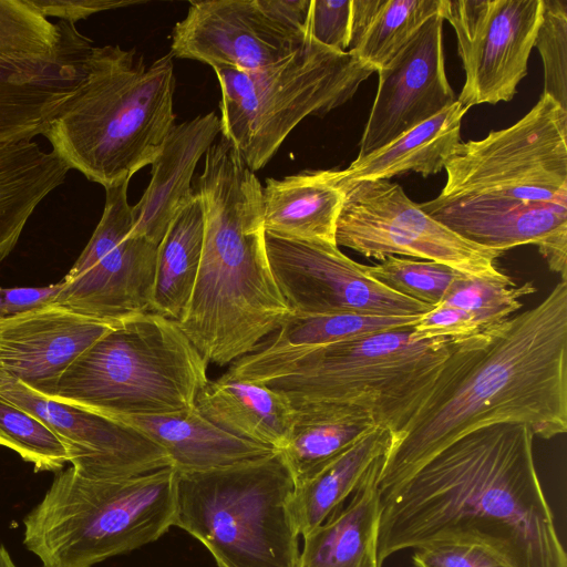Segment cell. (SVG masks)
<instances>
[{"label":"cell","mask_w":567,"mask_h":567,"mask_svg":"<svg viewBox=\"0 0 567 567\" xmlns=\"http://www.w3.org/2000/svg\"><path fill=\"white\" fill-rule=\"evenodd\" d=\"M219 133L220 120L215 112L175 124L151 164L148 186L132 206V235L158 246L176 215L194 199L195 167Z\"/></svg>","instance_id":"cell-20"},{"label":"cell","mask_w":567,"mask_h":567,"mask_svg":"<svg viewBox=\"0 0 567 567\" xmlns=\"http://www.w3.org/2000/svg\"><path fill=\"white\" fill-rule=\"evenodd\" d=\"M446 183L419 207L477 245H534L567 281V111L542 94L513 125L460 142Z\"/></svg>","instance_id":"cell-3"},{"label":"cell","mask_w":567,"mask_h":567,"mask_svg":"<svg viewBox=\"0 0 567 567\" xmlns=\"http://www.w3.org/2000/svg\"><path fill=\"white\" fill-rule=\"evenodd\" d=\"M414 567H511L492 548L470 540H440L415 549Z\"/></svg>","instance_id":"cell-37"},{"label":"cell","mask_w":567,"mask_h":567,"mask_svg":"<svg viewBox=\"0 0 567 567\" xmlns=\"http://www.w3.org/2000/svg\"><path fill=\"white\" fill-rule=\"evenodd\" d=\"M117 421L137 429L158 444L177 472L224 468L276 451L226 432L195 406L177 414L127 416Z\"/></svg>","instance_id":"cell-22"},{"label":"cell","mask_w":567,"mask_h":567,"mask_svg":"<svg viewBox=\"0 0 567 567\" xmlns=\"http://www.w3.org/2000/svg\"><path fill=\"white\" fill-rule=\"evenodd\" d=\"M196 410L226 432L281 450L293 427L287 401L266 385L224 373L197 394Z\"/></svg>","instance_id":"cell-24"},{"label":"cell","mask_w":567,"mask_h":567,"mask_svg":"<svg viewBox=\"0 0 567 567\" xmlns=\"http://www.w3.org/2000/svg\"><path fill=\"white\" fill-rule=\"evenodd\" d=\"M344 193L334 169L303 171L262 187L265 231L279 237L336 244Z\"/></svg>","instance_id":"cell-23"},{"label":"cell","mask_w":567,"mask_h":567,"mask_svg":"<svg viewBox=\"0 0 567 567\" xmlns=\"http://www.w3.org/2000/svg\"><path fill=\"white\" fill-rule=\"evenodd\" d=\"M306 35L278 21L260 0L192 1L173 29L169 53L213 69L255 71L291 55Z\"/></svg>","instance_id":"cell-16"},{"label":"cell","mask_w":567,"mask_h":567,"mask_svg":"<svg viewBox=\"0 0 567 567\" xmlns=\"http://www.w3.org/2000/svg\"><path fill=\"white\" fill-rule=\"evenodd\" d=\"M260 3L281 23L306 33L310 0H260Z\"/></svg>","instance_id":"cell-42"},{"label":"cell","mask_w":567,"mask_h":567,"mask_svg":"<svg viewBox=\"0 0 567 567\" xmlns=\"http://www.w3.org/2000/svg\"><path fill=\"white\" fill-rule=\"evenodd\" d=\"M443 21L441 14L431 17L377 71L378 90L357 157L389 144L456 101L445 72Z\"/></svg>","instance_id":"cell-17"},{"label":"cell","mask_w":567,"mask_h":567,"mask_svg":"<svg viewBox=\"0 0 567 567\" xmlns=\"http://www.w3.org/2000/svg\"><path fill=\"white\" fill-rule=\"evenodd\" d=\"M391 433L377 426L337 455L312 476L296 485L291 509L297 530L306 536L342 507L372 464L385 455Z\"/></svg>","instance_id":"cell-27"},{"label":"cell","mask_w":567,"mask_h":567,"mask_svg":"<svg viewBox=\"0 0 567 567\" xmlns=\"http://www.w3.org/2000/svg\"><path fill=\"white\" fill-rule=\"evenodd\" d=\"M352 31V0H310L306 33L318 43L348 51Z\"/></svg>","instance_id":"cell-38"},{"label":"cell","mask_w":567,"mask_h":567,"mask_svg":"<svg viewBox=\"0 0 567 567\" xmlns=\"http://www.w3.org/2000/svg\"><path fill=\"white\" fill-rule=\"evenodd\" d=\"M501 423L549 440L567 432V281L535 307L464 338L440 384L395 434L383 492L460 437Z\"/></svg>","instance_id":"cell-2"},{"label":"cell","mask_w":567,"mask_h":567,"mask_svg":"<svg viewBox=\"0 0 567 567\" xmlns=\"http://www.w3.org/2000/svg\"><path fill=\"white\" fill-rule=\"evenodd\" d=\"M93 41L79 30L45 62L0 60V145L32 141L75 91Z\"/></svg>","instance_id":"cell-19"},{"label":"cell","mask_w":567,"mask_h":567,"mask_svg":"<svg viewBox=\"0 0 567 567\" xmlns=\"http://www.w3.org/2000/svg\"><path fill=\"white\" fill-rule=\"evenodd\" d=\"M76 30L66 21L51 22L30 0H0V60L50 61Z\"/></svg>","instance_id":"cell-32"},{"label":"cell","mask_w":567,"mask_h":567,"mask_svg":"<svg viewBox=\"0 0 567 567\" xmlns=\"http://www.w3.org/2000/svg\"><path fill=\"white\" fill-rule=\"evenodd\" d=\"M422 315L377 316L336 313L324 316L291 315L282 326L255 350L281 351L323 346L382 331L413 327ZM254 350V351H255Z\"/></svg>","instance_id":"cell-31"},{"label":"cell","mask_w":567,"mask_h":567,"mask_svg":"<svg viewBox=\"0 0 567 567\" xmlns=\"http://www.w3.org/2000/svg\"><path fill=\"white\" fill-rule=\"evenodd\" d=\"M535 47L544 65L543 94L567 111V2L543 0L542 22Z\"/></svg>","instance_id":"cell-36"},{"label":"cell","mask_w":567,"mask_h":567,"mask_svg":"<svg viewBox=\"0 0 567 567\" xmlns=\"http://www.w3.org/2000/svg\"><path fill=\"white\" fill-rule=\"evenodd\" d=\"M293 427L279 450L299 485L367 433L379 426L368 414L348 408L293 412Z\"/></svg>","instance_id":"cell-29"},{"label":"cell","mask_w":567,"mask_h":567,"mask_svg":"<svg viewBox=\"0 0 567 567\" xmlns=\"http://www.w3.org/2000/svg\"><path fill=\"white\" fill-rule=\"evenodd\" d=\"M0 567H17L13 563L10 554L4 548V546L0 543Z\"/></svg>","instance_id":"cell-43"},{"label":"cell","mask_w":567,"mask_h":567,"mask_svg":"<svg viewBox=\"0 0 567 567\" xmlns=\"http://www.w3.org/2000/svg\"><path fill=\"white\" fill-rule=\"evenodd\" d=\"M461 340H416L410 327L317 347L255 350L226 373L266 385L292 412L359 410L393 435L440 384Z\"/></svg>","instance_id":"cell-5"},{"label":"cell","mask_w":567,"mask_h":567,"mask_svg":"<svg viewBox=\"0 0 567 567\" xmlns=\"http://www.w3.org/2000/svg\"><path fill=\"white\" fill-rule=\"evenodd\" d=\"M131 179L105 188L102 217L53 305L120 324L151 312L157 246L132 235Z\"/></svg>","instance_id":"cell-12"},{"label":"cell","mask_w":567,"mask_h":567,"mask_svg":"<svg viewBox=\"0 0 567 567\" xmlns=\"http://www.w3.org/2000/svg\"><path fill=\"white\" fill-rule=\"evenodd\" d=\"M174 91L171 53L145 66L134 49L93 45L81 82L42 135L70 169L114 186L158 156L175 126Z\"/></svg>","instance_id":"cell-6"},{"label":"cell","mask_w":567,"mask_h":567,"mask_svg":"<svg viewBox=\"0 0 567 567\" xmlns=\"http://www.w3.org/2000/svg\"><path fill=\"white\" fill-rule=\"evenodd\" d=\"M207 365L176 321L146 312L80 354L52 398L114 420L183 413L207 383Z\"/></svg>","instance_id":"cell-8"},{"label":"cell","mask_w":567,"mask_h":567,"mask_svg":"<svg viewBox=\"0 0 567 567\" xmlns=\"http://www.w3.org/2000/svg\"><path fill=\"white\" fill-rule=\"evenodd\" d=\"M69 166L32 141L0 145V265L39 204L61 186Z\"/></svg>","instance_id":"cell-26"},{"label":"cell","mask_w":567,"mask_h":567,"mask_svg":"<svg viewBox=\"0 0 567 567\" xmlns=\"http://www.w3.org/2000/svg\"><path fill=\"white\" fill-rule=\"evenodd\" d=\"M45 18L54 17L75 24L90 16L124 7L143 3L138 0H30Z\"/></svg>","instance_id":"cell-40"},{"label":"cell","mask_w":567,"mask_h":567,"mask_svg":"<svg viewBox=\"0 0 567 567\" xmlns=\"http://www.w3.org/2000/svg\"><path fill=\"white\" fill-rule=\"evenodd\" d=\"M337 184L344 193L336 228L338 247L378 260L404 256L435 261L467 277L516 286L496 265L505 252L472 243L436 221L399 184L388 179Z\"/></svg>","instance_id":"cell-11"},{"label":"cell","mask_w":567,"mask_h":567,"mask_svg":"<svg viewBox=\"0 0 567 567\" xmlns=\"http://www.w3.org/2000/svg\"><path fill=\"white\" fill-rule=\"evenodd\" d=\"M467 111L456 99L452 105L389 144L357 157L344 169H334L337 182L390 181L409 172L420 173L423 177L437 174L461 142L462 120Z\"/></svg>","instance_id":"cell-25"},{"label":"cell","mask_w":567,"mask_h":567,"mask_svg":"<svg viewBox=\"0 0 567 567\" xmlns=\"http://www.w3.org/2000/svg\"><path fill=\"white\" fill-rule=\"evenodd\" d=\"M265 247L280 293L296 316H413L433 308L367 276L363 264L346 256L334 244L265 231Z\"/></svg>","instance_id":"cell-13"},{"label":"cell","mask_w":567,"mask_h":567,"mask_svg":"<svg viewBox=\"0 0 567 567\" xmlns=\"http://www.w3.org/2000/svg\"><path fill=\"white\" fill-rule=\"evenodd\" d=\"M0 396L38 416L64 444L73 471L109 480L171 465L165 451L137 429L80 406L42 395L0 371Z\"/></svg>","instance_id":"cell-15"},{"label":"cell","mask_w":567,"mask_h":567,"mask_svg":"<svg viewBox=\"0 0 567 567\" xmlns=\"http://www.w3.org/2000/svg\"><path fill=\"white\" fill-rule=\"evenodd\" d=\"M363 270L391 290L433 307L444 300L463 275L443 264L399 256H389L373 266L363 265Z\"/></svg>","instance_id":"cell-34"},{"label":"cell","mask_w":567,"mask_h":567,"mask_svg":"<svg viewBox=\"0 0 567 567\" xmlns=\"http://www.w3.org/2000/svg\"><path fill=\"white\" fill-rule=\"evenodd\" d=\"M63 280L47 287L0 288V320L52 305Z\"/></svg>","instance_id":"cell-41"},{"label":"cell","mask_w":567,"mask_h":567,"mask_svg":"<svg viewBox=\"0 0 567 567\" xmlns=\"http://www.w3.org/2000/svg\"><path fill=\"white\" fill-rule=\"evenodd\" d=\"M443 8L444 0H352L349 51L377 72Z\"/></svg>","instance_id":"cell-30"},{"label":"cell","mask_w":567,"mask_h":567,"mask_svg":"<svg viewBox=\"0 0 567 567\" xmlns=\"http://www.w3.org/2000/svg\"><path fill=\"white\" fill-rule=\"evenodd\" d=\"M204 245V210L194 199L173 219L156 251L151 312L178 321L197 278Z\"/></svg>","instance_id":"cell-28"},{"label":"cell","mask_w":567,"mask_h":567,"mask_svg":"<svg viewBox=\"0 0 567 567\" xmlns=\"http://www.w3.org/2000/svg\"><path fill=\"white\" fill-rule=\"evenodd\" d=\"M536 290L533 281L509 287L462 275L441 303L468 312L482 329H488L511 318L523 306L519 299Z\"/></svg>","instance_id":"cell-35"},{"label":"cell","mask_w":567,"mask_h":567,"mask_svg":"<svg viewBox=\"0 0 567 567\" xmlns=\"http://www.w3.org/2000/svg\"><path fill=\"white\" fill-rule=\"evenodd\" d=\"M481 326L466 311L456 307L437 305L423 313L412 327L416 340L463 339L482 332Z\"/></svg>","instance_id":"cell-39"},{"label":"cell","mask_w":567,"mask_h":567,"mask_svg":"<svg viewBox=\"0 0 567 567\" xmlns=\"http://www.w3.org/2000/svg\"><path fill=\"white\" fill-rule=\"evenodd\" d=\"M177 471L91 480L58 472L23 519V544L42 567H91L157 540L174 526Z\"/></svg>","instance_id":"cell-7"},{"label":"cell","mask_w":567,"mask_h":567,"mask_svg":"<svg viewBox=\"0 0 567 567\" xmlns=\"http://www.w3.org/2000/svg\"><path fill=\"white\" fill-rule=\"evenodd\" d=\"M0 445L17 452L37 472H60L69 463L64 444L48 425L1 396Z\"/></svg>","instance_id":"cell-33"},{"label":"cell","mask_w":567,"mask_h":567,"mask_svg":"<svg viewBox=\"0 0 567 567\" xmlns=\"http://www.w3.org/2000/svg\"><path fill=\"white\" fill-rule=\"evenodd\" d=\"M383 460L384 455L372 464L346 507L337 509L302 537L296 567H381L379 476Z\"/></svg>","instance_id":"cell-21"},{"label":"cell","mask_w":567,"mask_h":567,"mask_svg":"<svg viewBox=\"0 0 567 567\" xmlns=\"http://www.w3.org/2000/svg\"><path fill=\"white\" fill-rule=\"evenodd\" d=\"M292 474L282 453L204 472H177L174 526L218 567H296L299 533Z\"/></svg>","instance_id":"cell-9"},{"label":"cell","mask_w":567,"mask_h":567,"mask_svg":"<svg viewBox=\"0 0 567 567\" xmlns=\"http://www.w3.org/2000/svg\"><path fill=\"white\" fill-rule=\"evenodd\" d=\"M543 0H444L465 71L457 101L471 106L511 101L527 74Z\"/></svg>","instance_id":"cell-14"},{"label":"cell","mask_w":567,"mask_h":567,"mask_svg":"<svg viewBox=\"0 0 567 567\" xmlns=\"http://www.w3.org/2000/svg\"><path fill=\"white\" fill-rule=\"evenodd\" d=\"M214 71L221 91V137L254 173L303 118L343 105L375 72L353 52L329 49L309 34L291 55L269 66Z\"/></svg>","instance_id":"cell-10"},{"label":"cell","mask_w":567,"mask_h":567,"mask_svg":"<svg viewBox=\"0 0 567 567\" xmlns=\"http://www.w3.org/2000/svg\"><path fill=\"white\" fill-rule=\"evenodd\" d=\"M533 440L527 424L475 430L380 492V566L396 551L456 539L492 548L511 567H567Z\"/></svg>","instance_id":"cell-1"},{"label":"cell","mask_w":567,"mask_h":567,"mask_svg":"<svg viewBox=\"0 0 567 567\" xmlns=\"http://www.w3.org/2000/svg\"><path fill=\"white\" fill-rule=\"evenodd\" d=\"M113 327L53 303L1 319L0 371L52 398L69 365Z\"/></svg>","instance_id":"cell-18"},{"label":"cell","mask_w":567,"mask_h":567,"mask_svg":"<svg viewBox=\"0 0 567 567\" xmlns=\"http://www.w3.org/2000/svg\"><path fill=\"white\" fill-rule=\"evenodd\" d=\"M195 193L204 245L192 297L176 321L208 363L252 352L292 315L270 270L262 186L225 138L205 154Z\"/></svg>","instance_id":"cell-4"}]
</instances>
